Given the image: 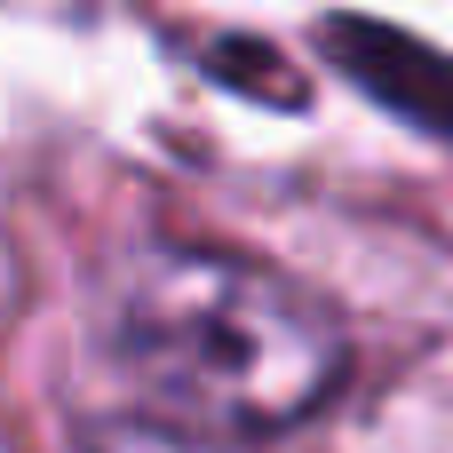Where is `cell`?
I'll list each match as a JSON object with an SVG mask.
<instances>
[{
    "label": "cell",
    "instance_id": "cell-2",
    "mask_svg": "<svg viewBox=\"0 0 453 453\" xmlns=\"http://www.w3.org/2000/svg\"><path fill=\"white\" fill-rule=\"evenodd\" d=\"M80 453H215V446L175 422H104V430H88Z\"/></svg>",
    "mask_w": 453,
    "mask_h": 453
},
{
    "label": "cell",
    "instance_id": "cell-1",
    "mask_svg": "<svg viewBox=\"0 0 453 453\" xmlns=\"http://www.w3.org/2000/svg\"><path fill=\"white\" fill-rule=\"evenodd\" d=\"M111 358L199 438L311 422L350 374V326L303 279L223 247H143L104 295Z\"/></svg>",
    "mask_w": 453,
    "mask_h": 453
}]
</instances>
